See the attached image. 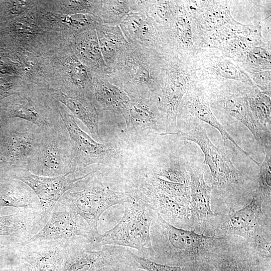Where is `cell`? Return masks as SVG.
I'll list each match as a JSON object with an SVG mask.
<instances>
[{
    "label": "cell",
    "mask_w": 271,
    "mask_h": 271,
    "mask_svg": "<svg viewBox=\"0 0 271 271\" xmlns=\"http://www.w3.org/2000/svg\"><path fill=\"white\" fill-rule=\"evenodd\" d=\"M189 119L188 127L179 132L185 140L197 144L204 154L202 163L209 167L212 177L211 206L213 212L241 208L250 201L239 187L243 184L242 174L226 151L212 143L201 121Z\"/></svg>",
    "instance_id": "6da1fadb"
},
{
    "label": "cell",
    "mask_w": 271,
    "mask_h": 271,
    "mask_svg": "<svg viewBox=\"0 0 271 271\" xmlns=\"http://www.w3.org/2000/svg\"><path fill=\"white\" fill-rule=\"evenodd\" d=\"M165 56L153 48L128 43L111 72L130 98L158 102L165 79Z\"/></svg>",
    "instance_id": "7a4b0ae2"
},
{
    "label": "cell",
    "mask_w": 271,
    "mask_h": 271,
    "mask_svg": "<svg viewBox=\"0 0 271 271\" xmlns=\"http://www.w3.org/2000/svg\"><path fill=\"white\" fill-rule=\"evenodd\" d=\"M123 215L112 229L99 234L93 243L98 247L111 245L133 249L142 256L152 259L155 252L150 237V226L157 214L146 197L126 177V196L122 204Z\"/></svg>",
    "instance_id": "3957f363"
},
{
    "label": "cell",
    "mask_w": 271,
    "mask_h": 271,
    "mask_svg": "<svg viewBox=\"0 0 271 271\" xmlns=\"http://www.w3.org/2000/svg\"><path fill=\"white\" fill-rule=\"evenodd\" d=\"M125 196L124 176L106 181V176L95 169L83 175L58 202L82 216L98 236V222L101 215L111 206L122 205Z\"/></svg>",
    "instance_id": "277c9868"
},
{
    "label": "cell",
    "mask_w": 271,
    "mask_h": 271,
    "mask_svg": "<svg viewBox=\"0 0 271 271\" xmlns=\"http://www.w3.org/2000/svg\"><path fill=\"white\" fill-rule=\"evenodd\" d=\"M261 195L256 188L249 202L241 208L216 212L204 234L240 236L251 243L259 253L271 257V217L263 213Z\"/></svg>",
    "instance_id": "5b68a950"
},
{
    "label": "cell",
    "mask_w": 271,
    "mask_h": 271,
    "mask_svg": "<svg viewBox=\"0 0 271 271\" xmlns=\"http://www.w3.org/2000/svg\"><path fill=\"white\" fill-rule=\"evenodd\" d=\"M150 237L155 252L151 260L180 267L189 262L204 261L217 239L174 226L159 214L152 222Z\"/></svg>",
    "instance_id": "8992f818"
},
{
    "label": "cell",
    "mask_w": 271,
    "mask_h": 271,
    "mask_svg": "<svg viewBox=\"0 0 271 271\" xmlns=\"http://www.w3.org/2000/svg\"><path fill=\"white\" fill-rule=\"evenodd\" d=\"M58 108L72 144L75 174H86L89 172L86 168L96 164L122 167L125 156L120 142L95 141L79 126L75 117L59 102Z\"/></svg>",
    "instance_id": "52a82bcc"
},
{
    "label": "cell",
    "mask_w": 271,
    "mask_h": 271,
    "mask_svg": "<svg viewBox=\"0 0 271 271\" xmlns=\"http://www.w3.org/2000/svg\"><path fill=\"white\" fill-rule=\"evenodd\" d=\"M42 56L51 78V87L48 90L94 100L93 73L76 56L70 42Z\"/></svg>",
    "instance_id": "ba28073f"
},
{
    "label": "cell",
    "mask_w": 271,
    "mask_h": 271,
    "mask_svg": "<svg viewBox=\"0 0 271 271\" xmlns=\"http://www.w3.org/2000/svg\"><path fill=\"white\" fill-rule=\"evenodd\" d=\"M26 169L42 177L75 174L73 146L64 124L41 131L39 142Z\"/></svg>",
    "instance_id": "9c48e42d"
},
{
    "label": "cell",
    "mask_w": 271,
    "mask_h": 271,
    "mask_svg": "<svg viewBox=\"0 0 271 271\" xmlns=\"http://www.w3.org/2000/svg\"><path fill=\"white\" fill-rule=\"evenodd\" d=\"M165 79L158 105L165 128V134L179 132L177 114L184 96L198 82L193 61L185 60L175 53L165 56Z\"/></svg>",
    "instance_id": "30bf717a"
},
{
    "label": "cell",
    "mask_w": 271,
    "mask_h": 271,
    "mask_svg": "<svg viewBox=\"0 0 271 271\" xmlns=\"http://www.w3.org/2000/svg\"><path fill=\"white\" fill-rule=\"evenodd\" d=\"M204 261L216 271H271V257L260 254L251 243L236 235L217 236Z\"/></svg>",
    "instance_id": "8fae6325"
},
{
    "label": "cell",
    "mask_w": 271,
    "mask_h": 271,
    "mask_svg": "<svg viewBox=\"0 0 271 271\" xmlns=\"http://www.w3.org/2000/svg\"><path fill=\"white\" fill-rule=\"evenodd\" d=\"M8 112L9 116L30 122L41 131L64 124L58 102L46 90L31 83L15 95Z\"/></svg>",
    "instance_id": "7c38bea8"
},
{
    "label": "cell",
    "mask_w": 271,
    "mask_h": 271,
    "mask_svg": "<svg viewBox=\"0 0 271 271\" xmlns=\"http://www.w3.org/2000/svg\"><path fill=\"white\" fill-rule=\"evenodd\" d=\"M128 249L111 245L99 247L83 239L71 247L61 271H96L106 266L127 265Z\"/></svg>",
    "instance_id": "4fadbf2b"
},
{
    "label": "cell",
    "mask_w": 271,
    "mask_h": 271,
    "mask_svg": "<svg viewBox=\"0 0 271 271\" xmlns=\"http://www.w3.org/2000/svg\"><path fill=\"white\" fill-rule=\"evenodd\" d=\"M193 62L198 81L204 88L230 80L255 86L236 62L224 56L218 49L201 48Z\"/></svg>",
    "instance_id": "5bb4252c"
},
{
    "label": "cell",
    "mask_w": 271,
    "mask_h": 271,
    "mask_svg": "<svg viewBox=\"0 0 271 271\" xmlns=\"http://www.w3.org/2000/svg\"><path fill=\"white\" fill-rule=\"evenodd\" d=\"M9 176L24 182L35 192L40 203L41 218L45 225L60 198L83 175L76 177L71 174L58 177H42L33 174L26 169L17 168L13 169Z\"/></svg>",
    "instance_id": "9a60e30c"
},
{
    "label": "cell",
    "mask_w": 271,
    "mask_h": 271,
    "mask_svg": "<svg viewBox=\"0 0 271 271\" xmlns=\"http://www.w3.org/2000/svg\"><path fill=\"white\" fill-rule=\"evenodd\" d=\"M86 239L42 240L22 244L16 248L18 257L28 263L33 271H61L71 247Z\"/></svg>",
    "instance_id": "2e32d148"
},
{
    "label": "cell",
    "mask_w": 271,
    "mask_h": 271,
    "mask_svg": "<svg viewBox=\"0 0 271 271\" xmlns=\"http://www.w3.org/2000/svg\"><path fill=\"white\" fill-rule=\"evenodd\" d=\"M97 236L82 216L68 207L57 202L50 219L42 229L22 244L76 237L85 238L93 242Z\"/></svg>",
    "instance_id": "e0dca14e"
},
{
    "label": "cell",
    "mask_w": 271,
    "mask_h": 271,
    "mask_svg": "<svg viewBox=\"0 0 271 271\" xmlns=\"http://www.w3.org/2000/svg\"><path fill=\"white\" fill-rule=\"evenodd\" d=\"M264 42L259 24H228L213 32V47L238 65L254 46Z\"/></svg>",
    "instance_id": "ac0fdd59"
},
{
    "label": "cell",
    "mask_w": 271,
    "mask_h": 271,
    "mask_svg": "<svg viewBox=\"0 0 271 271\" xmlns=\"http://www.w3.org/2000/svg\"><path fill=\"white\" fill-rule=\"evenodd\" d=\"M4 142L5 161L11 169H27L28 162L40 141L41 130L33 123L17 118Z\"/></svg>",
    "instance_id": "d6986e66"
},
{
    "label": "cell",
    "mask_w": 271,
    "mask_h": 271,
    "mask_svg": "<svg viewBox=\"0 0 271 271\" xmlns=\"http://www.w3.org/2000/svg\"><path fill=\"white\" fill-rule=\"evenodd\" d=\"M127 177L141 192L157 214L176 227L192 230L190 209L147 182L127 174Z\"/></svg>",
    "instance_id": "ffe728a7"
},
{
    "label": "cell",
    "mask_w": 271,
    "mask_h": 271,
    "mask_svg": "<svg viewBox=\"0 0 271 271\" xmlns=\"http://www.w3.org/2000/svg\"><path fill=\"white\" fill-rule=\"evenodd\" d=\"M190 177V217L192 230L199 234L204 232L215 215L211 209L212 187L204 179V169L200 164H191Z\"/></svg>",
    "instance_id": "44dd1931"
},
{
    "label": "cell",
    "mask_w": 271,
    "mask_h": 271,
    "mask_svg": "<svg viewBox=\"0 0 271 271\" xmlns=\"http://www.w3.org/2000/svg\"><path fill=\"white\" fill-rule=\"evenodd\" d=\"M195 118L204 122L217 129L223 141H230L241 153L258 166L259 164L252 158L230 136L213 114L210 106L209 97L205 88L199 82L192 86L182 98L178 108L177 118Z\"/></svg>",
    "instance_id": "7402d4cb"
},
{
    "label": "cell",
    "mask_w": 271,
    "mask_h": 271,
    "mask_svg": "<svg viewBox=\"0 0 271 271\" xmlns=\"http://www.w3.org/2000/svg\"><path fill=\"white\" fill-rule=\"evenodd\" d=\"M41 212L20 209L0 215V247H16L29 240L44 227Z\"/></svg>",
    "instance_id": "603a6c76"
},
{
    "label": "cell",
    "mask_w": 271,
    "mask_h": 271,
    "mask_svg": "<svg viewBox=\"0 0 271 271\" xmlns=\"http://www.w3.org/2000/svg\"><path fill=\"white\" fill-rule=\"evenodd\" d=\"M119 26L128 43L153 48L164 56L168 53L163 29L143 12L130 13Z\"/></svg>",
    "instance_id": "cb8c5ba5"
},
{
    "label": "cell",
    "mask_w": 271,
    "mask_h": 271,
    "mask_svg": "<svg viewBox=\"0 0 271 271\" xmlns=\"http://www.w3.org/2000/svg\"><path fill=\"white\" fill-rule=\"evenodd\" d=\"M176 18L169 27L163 29V34L170 53L193 61L200 49L196 46V22L178 4Z\"/></svg>",
    "instance_id": "d4e9b609"
},
{
    "label": "cell",
    "mask_w": 271,
    "mask_h": 271,
    "mask_svg": "<svg viewBox=\"0 0 271 271\" xmlns=\"http://www.w3.org/2000/svg\"><path fill=\"white\" fill-rule=\"evenodd\" d=\"M128 130L135 135L156 132L165 135V128L157 101L130 98L123 115Z\"/></svg>",
    "instance_id": "484cf974"
},
{
    "label": "cell",
    "mask_w": 271,
    "mask_h": 271,
    "mask_svg": "<svg viewBox=\"0 0 271 271\" xmlns=\"http://www.w3.org/2000/svg\"><path fill=\"white\" fill-rule=\"evenodd\" d=\"M94 103L101 112H108L123 116L130 98L123 91L112 72L104 74H93Z\"/></svg>",
    "instance_id": "4316f807"
},
{
    "label": "cell",
    "mask_w": 271,
    "mask_h": 271,
    "mask_svg": "<svg viewBox=\"0 0 271 271\" xmlns=\"http://www.w3.org/2000/svg\"><path fill=\"white\" fill-rule=\"evenodd\" d=\"M39 25L49 32H62L72 37L95 29V16L90 14H60L45 11L38 6L34 11Z\"/></svg>",
    "instance_id": "83f0119b"
},
{
    "label": "cell",
    "mask_w": 271,
    "mask_h": 271,
    "mask_svg": "<svg viewBox=\"0 0 271 271\" xmlns=\"http://www.w3.org/2000/svg\"><path fill=\"white\" fill-rule=\"evenodd\" d=\"M194 19L197 25L196 45L198 48L199 39L205 33L237 22L231 14L230 1H201Z\"/></svg>",
    "instance_id": "f1b7e54d"
},
{
    "label": "cell",
    "mask_w": 271,
    "mask_h": 271,
    "mask_svg": "<svg viewBox=\"0 0 271 271\" xmlns=\"http://www.w3.org/2000/svg\"><path fill=\"white\" fill-rule=\"evenodd\" d=\"M0 207L30 209L41 212L39 200L24 182L0 174Z\"/></svg>",
    "instance_id": "f546056e"
},
{
    "label": "cell",
    "mask_w": 271,
    "mask_h": 271,
    "mask_svg": "<svg viewBox=\"0 0 271 271\" xmlns=\"http://www.w3.org/2000/svg\"><path fill=\"white\" fill-rule=\"evenodd\" d=\"M70 45L79 60L93 74L111 72L104 61L95 29L73 36Z\"/></svg>",
    "instance_id": "4dcf8cb0"
},
{
    "label": "cell",
    "mask_w": 271,
    "mask_h": 271,
    "mask_svg": "<svg viewBox=\"0 0 271 271\" xmlns=\"http://www.w3.org/2000/svg\"><path fill=\"white\" fill-rule=\"evenodd\" d=\"M47 91L56 100L62 104L74 117L80 120L93 137L101 140L98 129L100 113L93 99L86 97L71 96L54 90Z\"/></svg>",
    "instance_id": "1f68e13d"
},
{
    "label": "cell",
    "mask_w": 271,
    "mask_h": 271,
    "mask_svg": "<svg viewBox=\"0 0 271 271\" xmlns=\"http://www.w3.org/2000/svg\"><path fill=\"white\" fill-rule=\"evenodd\" d=\"M95 29L104 61L111 71L128 43L119 25H109L97 22Z\"/></svg>",
    "instance_id": "d6a6232c"
},
{
    "label": "cell",
    "mask_w": 271,
    "mask_h": 271,
    "mask_svg": "<svg viewBox=\"0 0 271 271\" xmlns=\"http://www.w3.org/2000/svg\"><path fill=\"white\" fill-rule=\"evenodd\" d=\"M270 1H230L233 19L242 24H259L270 18Z\"/></svg>",
    "instance_id": "836d02e7"
},
{
    "label": "cell",
    "mask_w": 271,
    "mask_h": 271,
    "mask_svg": "<svg viewBox=\"0 0 271 271\" xmlns=\"http://www.w3.org/2000/svg\"><path fill=\"white\" fill-rule=\"evenodd\" d=\"M142 11L159 27L168 28L178 12L177 1H133V12Z\"/></svg>",
    "instance_id": "e575fe53"
},
{
    "label": "cell",
    "mask_w": 271,
    "mask_h": 271,
    "mask_svg": "<svg viewBox=\"0 0 271 271\" xmlns=\"http://www.w3.org/2000/svg\"><path fill=\"white\" fill-rule=\"evenodd\" d=\"M133 1H96L94 16L97 22L109 25H119L128 14L133 11Z\"/></svg>",
    "instance_id": "d590c367"
},
{
    "label": "cell",
    "mask_w": 271,
    "mask_h": 271,
    "mask_svg": "<svg viewBox=\"0 0 271 271\" xmlns=\"http://www.w3.org/2000/svg\"><path fill=\"white\" fill-rule=\"evenodd\" d=\"M96 1H39V8L51 13L65 14H90L94 16Z\"/></svg>",
    "instance_id": "8d00e7d4"
},
{
    "label": "cell",
    "mask_w": 271,
    "mask_h": 271,
    "mask_svg": "<svg viewBox=\"0 0 271 271\" xmlns=\"http://www.w3.org/2000/svg\"><path fill=\"white\" fill-rule=\"evenodd\" d=\"M271 45L262 42L252 47L239 65L248 74L271 70Z\"/></svg>",
    "instance_id": "74e56055"
},
{
    "label": "cell",
    "mask_w": 271,
    "mask_h": 271,
    "mask_svg": "<svg viewBox=\"0 0 271 271\" xmlns=\"http://www.w3.org/2000/svg\"><path fill=\"white\" fill-rule=\"evenodd\" d=\"M247 100L255 119L263 126L270 129V97L263 94L253 86H251L247 92Z\"/></svg>",
    "instance_id": "f35d334b"
},
{
    "label": "cell",
    "mask_w": 271,
    "mask_h": 271,
    "mask_svg": "<svg viewBox=\"0 0 271 271\" xmlns=\"http://www.w3.org/2000/svg\"><path fill=\"white\" fill-rule=\"evenodd\" d=\"M265 154V158L259 166L256 188L262 196V210L263 213L271 217V152Z\"/></svg>",
    "instance_id": "ab89813d"
},
{
    "label": "cell",
    "mask_w": 271,
    "mask_h": 271,
    "mask_svg": "<svg viewBox=\"0 0 271 271\" xmlns=\"http://www.w3.org/2000/svg\"><path fill=\"white\" fill-rule=\"evenodd\" d=\"M155 176L162 179L181 184L189 185L188 168L176 163L154 166L153 168H144Z\"/></svg>",
    "instance_id": "60d3db41"
},
{
    "label": "cell",
    "mask_w": 271,
    "mask_h": 271,
    "mask_svg": "<svg viewBox=\"0 0 271 271\" xmlns=\"http://www.w3.org/2000/svg\"><path fill=\"white\" fill-rule=\"evenodd\" d=\"M127 257V265L136 269L145 271H182L180 266L161 263L141 256L131 248H128Z\"/></svg>",
    "instance_id": "b9f144b4"
},
{
    "label": "cell",
    "mask_w": 271,
    "mask_h": 271,
    "mask_svg": "<svg viewBox=\"0 0 271 271\" xmlns=\"http://www.w3.org/2000/svg\"><path fill=\"white\" fill-rule=\"evenodd\" d=\"M248 75L255 86L262 93L270 97L271 70H262Z\"/></svg>",
    "instance_id": "7bdbcfd3"
},
{
    "label": "cell",
    "mask_w": 271,
    "mask_h": 271,
    "mask_svg": "<svg viewBox=\"0 0 271 271\" xmlns=\"http://www.w3.org/2000/svg\"><path fill=\"white\" fill-rule=\"evenodd\" d=\"M14 247H0V270L2 268L10 267L19 259Z\"/></svg>",
    "instance_id": "ee69618b"
},
{
    "label": "cell",
    "mask_w": 271,
    "mask_h": 271,
    "mask_svg": "<svg viewBox=\"0 0 271 271\" xmlns=\"http://www.w3.org/2000/svg\"><path fill=\"white\" fill-rule=\"evenodd\" d=\"M0 72L20 76L19 64L0 52Z\"/></svg>",
    "instance_id": "f6af8a7d"
},
{
    "label": "cell",
    "mask_w": 271,
    "mask_h": 271,
    "mask_svg": "<svg viewBox=\"0 0 271 271\" xmlns=\"http://www.w3.org/2000/svg\"><path fill=\"white\" fill-rule=\"evenodd\" d=\"M181 267L182 271H216L213 266L204 261L189 262Z\"/></svg>",
    "instance_id": "bcb514c9"
},
{
    "label": "cell",
    "mask_w": 271,
    "mask_h": 271,
    "mask_svg": "<svg viewBox=\"0 0 271 271\" xmlns=\"http://www.w3.org/2000/svg\"><path fill=\"white\" fill-rule=\"evenodd\" d=\"M9 268L8 271H33L31 266L28 263L20 258L17 262Z\"/></svg>",
    "instance_id": "7dc6e473"
},
{
    "label": "cell",
    "mask_w": 271,
    "mask_h": 271,
    "mask_svg": "<svg viewBox=\"0 0 271 271\" xmlns=\"http://www.w3.org/2000/svg\"><path fill=\"white\" fill-rule=\"evenodd\" d=\"M20 209L0 207V215L12 214L17 212Z\"/></svg>",
    "instance_id": "c3c4849f"
}]
</instances>
